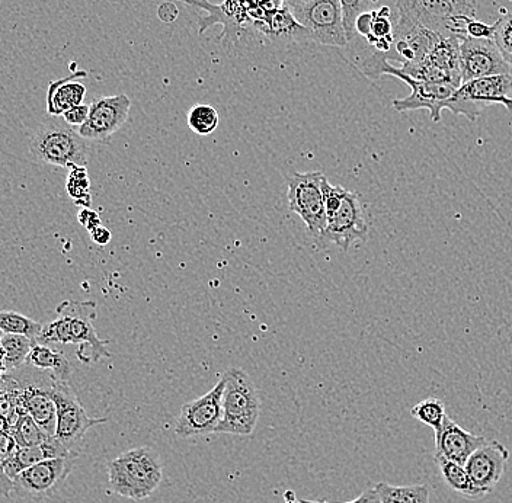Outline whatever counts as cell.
I'll return each mask as SVG.
<instances>
[{"label": "cell", "mask_w": 512, "mask_h": 503, "mask_svg": "<svg viewBox=\"0 0 512 503\" xmlns=\"http://www.w3.org/2000/svg\"><path fill=\"white\" fill-rule=\"evenodd\" d=\"M6 461L0 458V496L3 498H9L12 495V489H14V483H12L11 477L5 472Z\"/></svg>", "instance_id": "cell-40"}, {"label": "cell", "mask_w": 512, "mask_h": 503, "mask_svg": "<svg viewBox=\"0 0 512 503\" xmlns=\"http://www.w3.org/2000/svg\"><path fill=\"white\" fill-rule=\"evenodd\" d=\"M30 152L38 162L56 168L72 169L89 162V144L66 123H46L31 139Z\"/></svg>", "instance_id": "cell-6"}, {"label": "cell", "mask_w": 512, "mask_h": 503, "mask_svg": "<svg viewBox=\"0 0 512 503\" xmlns=\"http://www.w3.org/2000/svg\"><path fill=\"white\" fill-rule=\"evenodd\" d=\"M3 335H5V333L0 331V341H2ZM0 361L5 362V349L2 348V344H0Z\"/></svg>", "instance_id": "cell-45"}, {"label": "cell", "mask_w": 512, "mask_h": 503, "mask_svg": "<svg viewBox=\"0 0 512 503\" xmlns=\"http://www.w3.org/2000/svg\"><path fill=\"white\" fill-rule=\"evenodd\" d=\"M179 11L178 8L174 5V3L171 2H163L160 3L158 8V16L160 21L163 22V24H172V22L176 21V18H178Z\"/></svg>", "instance_id": "cell-38"}, {"label": "cell", "mask_w": 512, "mask_h": 503, "mask_svg": "<svg viewBox=\"0 0 512 503\" xmlns=\"http://www.w3.org/2000/svg\"><path fill=\"white\" fill-rule=\"evenodd\" d=\"M57 319L43 326L37 344L79 345L78 358L85 364H94L102 358H110V342L99 338L94 326L96 303L92 300H66L56 309Z\"/></svg>", "instance_id": "cell-1"}, {"label": "cell", "mask_w": 512, "mask_h": 503, "mask_svg": "<svg viewBox=\"0 0 512 503\" xmlns=\"http://www.w3.org/2000/svg\"><path fill=\"white\" fill-rule=\"evenodd\" d=\"M342 9V18H344V28L347 32L348 41L357 37L355 31V21L358 16L364 14L370 8L371 0H339Z\"/></svg>", "instance_id": "cell-30"}, {"label": "cell", "mask_w": 512, "mask_h": 503, "mask_svg": "<svg viewBox=\"0 0 512 503\" xmlns=\"http://www.w3.org/2000/svg\"><path fill=\"white\" fill-rule=\"evenodd\" d=\"M387 54L376 51L373 56L367 57L360 64L361 72L368 79H379L384 75H389L402 80L411 88V95L406 96V98L395 99L393 108L398 112L427 110L430 112L431 120L438 123L443 111H451V108H453V96L456 94L457 88L448 85V83L422 82V80L412 79L411 76L400 72L399 67L389 64Z\"/></svg>", "instance_id": "cell-2"}, {"label": "cell", "mask_w": 512, "mask_h": 503, "mask_svg": "<svg viewBox=\"0 0 512 503\" xmlns=\"http://www.w3.org/2000/svg\"><path fill=\"white\" fill-rule=\"evenodd\" d=\"M67 194L79 207L89 208L92 204L91 179L86 166H73L66 182Z\"/></svg>", "instance_id": "cell-26"}, {"label": "cell", "mask_w": 512, "mask_h": 503, "mask_svg": "<svg viewBox=\"0 0 512 503\" xmlns=\"http://www.w3.org/2000/svg\"><path fill=\"white\" fill-rule=\"evenodd\" d=\"M508 2L512 3V0H508Z\"/></svg>", "instance_id": "cell-47"}, {"label": "cell", "mask_w": 512, "mask_h": 503, "mask_svg": "<svg viewBox=\"0 0 512 503\" xmlns=\"http://www.w3.org/2000/svg\"><path fill=\"white\" fill-rule=\"evenodd\" d=\"M485 437L470 434L446 415L443 428L435 435V456L447 458L464 466L478 448L486 444Z\"/></svg>", "instance_id": "cell-18"}, {"label": "cell", "mask_w": 512, "mask_h": 503, "mask_svg": "<svg viewBox=\"0 0 512 503\" xmlns=\"http://www.w3.org/2000/svg\"><path fill=\"white\" fill-rule=\"evenodd\" d=\"M0 331L5 335H24L37 341L43 331V325L21 313L0 312Z\"/></svg>", "instance_id": "cell-27"}, {"label": "cell", "mask_w": 512, "mask_h": 503, "mask_svg": "<svg viewBox=\"0 0 512 503\" xmlns=\"http://www.w3.org/2000/svg\"><path fill=\"white\" fill-rule=\"evenodd\" d=\"M78 220L89 233L96 229V227L102 226L101 217H99L96 211L91 210V208H82V210L79 211Z\"/></svg>", "instance_id": "cell-35"}, {"label": "cell", "mask_w": 512, "mask_h": 503, "mask_svg": "<svg viewBox=\"0 0 512 503\" xmlns=\"http://www.w3.org/2000/svg\"><path fill=\"white\" fill-rule=\"evenodd\" d=\"M223 378V418L216 434L251 437L262 409L258 389L242 368H229Z\"/></svg>", "instance_id": "cell-5"}, {"label": "cell", "mask_w": 512, "mask_h": 503, "mask_svg": "<svg viewBox=\"0 0 512 503\" xmlns=\"http://www.w3.org/2000/svg\"><path fill=\"white\" fill-rule=\"evenodd\" d=\"M131 101L127 95L101 96L89 105L88 120L78 133L86 142H104L114 136L130 117Z\"/></svg>", "instance_id": "cell-13"}, {"label": "cell", "mask_w": 512, "mask_h": 503, "mask_svg": "<svg viewBox=\"0 0 512 503\" xmlns=\"http://www.w3.org/2000/svg\"><path fill=\"white\" fill-rule=\"evenodd\" d=\"M398 25H422L440 37H467V24L476 19L478 0H396Z\"/></svg>", "instance_id": "cell-3"}, {"label": "cell", "mask_w": 512, "mask_h": 503, "mask_svg": "<svg viewBox=\"0 0 512 503\" xmlns=\"http://www.w3.org/2000/svg\"><path fill=\"white\" fill-rule=\"evenodd\" d=\"M435 463L440 469L444 482L453 492L459 493L463 498L472 499V501H478V499L488 496V493L476 488L469 473L466 472V467L462 464L454 463V461L441 456H435Z\"/></svg>", "instance_id": "cell-22"}, {"label": "cell", "mask_w": 512, "mask_h": 503, "mask_svg": "<svg viewBox=\"0 0 512 503\" xmlns=\"http://www.w3.org/2000/svg\"><path fill=\"white\" fill-rule=\"evenodd\" d=\"M374 15L373 11L364 12L358 16L357 21H355V31H357L358 35H363V37H368L371 34V28H373Z\"/></svg>", "instance_id": "cell-37"}, {"label": "cell", "mask_w": 512, "mask_h": 503, "mask_svg": "<svg viewBox=\"0 0 512 503\" xmlns=\"http://www.w3.org/2000/svg\"><path fill=\"white\" fill-rule=\"evenodd\" d=\"M460 70L462 83L486 76L512 75V67L502 57L494 40L460 38Z\"/></svg>", "instance_id": "cell-15"}, {"label": "cell", "mask_w": 512, "mask_h": 503, "mask_svg": "<svg viewBox=\"0 0 512 503\" xmlns=\"http://www.w3.org/2000/svg\"><path fill=\"white\" fill-rule=\"evenodd\" d=\"M11 435L18 448L34 447V445L44 444L51 440V437H48L44 429L32 419V416L25 412L19 413L15 424L12 425Z\"/></svg>", "instance_id": "cell-24"}, {"label": "cell", "mask_w": 512, "mask_h": 503, "mask_svg": "<svg viewBox=\"0 0 512 503\" xmlns=\"http://www.w3.org/2000/svg\"><path fill=\"white\" fill-rule=\"evenodd\" d=\"M75 460L73 457L51 458L24 470L12 479V495L32 501L47 498L69 477Z\"/></svg>", "instance_id": "cell-12"}, {"label": "cell", "mask_w": 512, "mask_h": 503, "mask_svg": "<svg viewBox=\"0 0 512 503\" xmlns=\"http://www.w3.org/2000/svg\"><path fill=\"white\" fill-rule=\"evenodd\" d=\"M322 172H294L287 178L288 207L306 224L310 235L323 243L326 232Z\"/></svg>", "instance_id": "cell-8"}, {"label": "cell", "mask_w": 512, "mask_h": 503, "mask_svg": "<svg viewBox=\"0 0 512 503\" xmlns=\"http://www.w3.org/2000/svg\"><path fill=\"white\" fill-rule=\"evenodd\" d=\"M92 240L99 246H105L110 243L111 240V232L107 229V227L99 226L96 229L92 230L91 233Z\"/></svg>", "instance_id": "cell-41"}, {"label": "cell", "mask_w": 512, "mask_h": 503, "mask_svg": "<svg viewBox=\"0 0 512 503\" xmlns=\"http://www.w3.org/2000/svg\"><path fill=\"white\" fill-rule=\"evenodd\" d=\"M88 73L75 72L69 78L59 79L50 83L47 92V111L53 117H59L70 108L83 104L86 96V88L75 79L86 78Z\"/></svg>", "instance_id": "cell-19"}, {"label": "cell", "mask_w": 512, "mask_h": 503, "mask_svg": "<svg viewBox=\"0 0 512 503\" xmlns=\"http://www.w3.org/2000/svg\"><path fill=\"white\" fill-rule=\"evenodd\" d=\"M89 115V105H78V107L70 108L69 111L62 115L64 123L70 127H80L86 123Z\"/></svg>", "instance_id": "cell-34"}, {"label": "cell", "mask_w": 512, "mask_h": 503, "mask_svg": "<svg viewBox=\"0 0 512 503\" xmlns=\"http://www.w3.org/2000/svg\"><path fill=\"white\" fill-rule=\"evenodd\" d=\"M27 364L38 370L48 371L50 376L60 381H69L72 377V364L63 352L51 348L50 345H41L35 342L32 346Z\"/></svg>", "instance_id": "cell-21"}, {"label": "cell", "mask_w": 512, "mask_h": 503, "mask_svg": "<svg viewBox=\"0 0 512 503\" xmlns=\"http://www.w3.org/2000/svg\"><path fill=\"white\" fill-rule=\"evenodd\" d=\"M373 15V28H371V34L367 37L371 46H374L380 38L390 37V35H393V30H395L392 22H390V15H392L390 8L383 6L380 11H373Z\"/></svg>", "instance_id": "cell-32"}, {"label": "cell", "mask_w": 512, "mask_h": 503, "mask_svg": "<svg viewBox=\"0 0 512 503\" xmlns=\"http://www.w3.org/2000/svg\"><path fill=\"white\" fill-rule=\"evenodd\" d=\"M224 378L198 399L185 403L175 424L176 437L181 440L188 438L207 437L216 434L217 426L223 418Z\"/></svg>", "instance_id": "cell-11"}, {"label": "cell", "mask_w": 512, "mask_h": 503, "mask_svg": "<svg viewBox=\"0 0 512 503\" xmlns=\"http://www.w3.org/2000/svg\"><path fill=\"white\" fill-rule=\"evenodd\" d=\"M59 457L76 458L62 444L51 438L44 444L34 445V447L16 448L12 457L6 461L5 472L11 479H14L19 473L41 463V461Z\"/></svg>", "instance_id": "cell-20"}, {"label": "cell", "mask_w": 512, "mask_h": 503, "mask_svg": "<svg viewBox=\"0 0 512 503\" xmlns=\"http://www.w3.org/2000/svg\"><path fill=\"white\" fill-rule=\"evenodd\" d=\"M16 448H18V445H16L11 432H3V434H0V458L8 461L9 458L12 457V454L15 453Z\"/></svg>", "instance_id": "cell-36"}, {"label": "cell", "mask_w": 512, "mask_h": 503, "mask_svg": "<svg viewBox=\"0 0 512 503\" xmlns=\"http://www.w3.org/2000/svg\"><path fill=\"white\" fill-rule=\"evenodd\" d=\"M11 421H9L6 416L0 415V434H3V432H11Z\"/></svg>", "instance_id": "cell-43"}, {"label": "cell", "mask_w": 512, "mask_h": 503, "mask_svg": "<svg viewBox=\"0 0 512 503\" xmlns=\"http://www.w3.org/2000/svg\"><path fill=\"white\" fill-rule=\"evenodd\" d=\"M302 503H331L326 501H309V499H302ZM344 503H382L380 502L379 493L374 488L366 489L357 499Z\"/></svg>", "instance_id": "cell-39"}, {"label": "cell", "mask_w": 512, "mask_h": 503, "mask_svg": "<svg viewBox=\"0 0 512 503\" xmlns=\"http://www.w3.org/2000/svg\"><path fill=\"white\" fill-rule=\"evenodd\" d=\"M508 460H510L508 448L502 442L492 440L486 441V444L478 448L466 461L464 467L476 488L489 495L504 476L505 464Z\"/></svg>", "instance_id": "cell-17"}, {"label": "cell", "mask_w": 512, "mask_h": 503, "mask_svg": "<svg viewBox=\"0 0 512 503\" xmlns=\"http://www.w3.org/2000/svg\"><path fill=\"white\" fill-rule=\"evenodd\" d=\"M53 378L50 383L25 381L18 377L16 406L18 412L28 413L44 429L48 437L54 438L57 425V406L53 397Z\"/></svg>", "instance_id": "cell-16"}, {"label": "cell", "mask_w": 512, "mask_h": 503, "mask_svg": "<svg viewBox=\"0 0 512 503\" xmlns=\"http://www.w3.org/2000/svg\"><path fill=\"white\" fill-rule=\"evenodd\" d=\"M368 226L363 204L355 192L345 191L341 205L331 216L326 217V232L323 243L331 242L347 252L352 243L366 240Z\"/></svg>", "instance_id": "cell-14"}, {"label": "cell", "mask_w": 512, "mask_h": 503, "mask_svg": "<svg viewBox=\"0 0 512 503\" xmlns=\"http://www.w3.org/2000/svg\"><path fill=\"white\" fill-rule=\"evenodd\" d=\"M284 503H302L297 499L296 493L293 490H286L284 492Z\"/></svg>", "instance_id": "cell-44"}, {"label": "cell", "mask_w": 512, "mask_h": 503, "mask_svg": "<svg viewBox=\"0 0 512 503\" xmlns=\"http://www.w3.org/2000/svg\"><path fill=\"white\" fill-rule=\"evenodd\" d=\"M496 30L495 24L489 25L479 19H472L467 24V37L476 38V40H492Z\"/></svg>", "instance_id": "cell-33"}, {"label": "cell", "mask_w": 512, "mask_h": 503, "mask_svg": "<svg viewBox=\"0 0 512 503\" xmlns=\"http://www.w3.org/2000/svg\"><path fill=\"white\" fill-rule=\"evenodd\" d=\"M411 415L416 421L431 426L434 429V434L437 435L443 428L444 418L447 415L446 405H444L443 400L430 397V399L416 403L414 408L411 409Z\"/></svg>", "instance_id": "cell-28"}, {"label": "cell", "mask_w": 512, "mask_h": 503, "mask_svg": "<svg viewBox=\"0 0 512 503\" xmlns=\"http://www.w3.org/2000/svg\"><path fill=\"white\" fill-rule=\"evenodd\" d=\"M290 14L306 30L307 41L331 47H345L350 43L339 0H312Z\"/></svg>", "instance_id": "cell-9"}, {"label": "cell", "mask_w": 512, "mask_h": 503, "mask_svg": "<svg viewBox=\"0 0 512 503\" xmlns=\"http://www.w3.org/2000/svg\"><path fill=\"white\" fill-rule=\"evenodd\" d=\"M309 2H312V0H283V5L288 11H293V9L300 8V6L306 5Z\"/></svg>", "instance_id": "cell-42"}, {"label": "cell", "mask_w": 512, "mask_h": 503, "mask_svg": "<svg viewBox=\"0 0 512 503\" xmlns=\"http://www.w3.org/2000/svg\"><path fill=\"white\" fill-rule=\"evenodd\" d=\"M0 344L5 349V367L9 373L27 362L35 341L24 335H3Z\"/></svg>", "instance_id": "cell-25"}, {"label": "cell", "mask_w": 512, "mask_h": 503, "mask_svg": "<svg viewBox=\"0 0 512 503\" xmlns=\"http://www.w3.org/2000/svg\"><path fill=\"white\" fill-rule=\"evenodd\" d=\"M492 40L501 51L502 57L512 67V14L496 19V30Z\"/></svg>", "instance_id": "cell-31"}, {"label": "cell", "mask_w": 512, "mask_h": 503, "mask_svg": "<svg viewBox=\"0 0 512 503\" xmlns=\"http://www.w3.org/2000/svg\"><path fill=\"white\" fill-rule=\"evenodd\" d=\"M512 75L486 76L462 83L453 96L451 112L476 121L489 105L501 104L512 114Z\"/></svg>", "instance_id": "cell-10"}, {"label": "cell", "mask_w": 512, "mask_h": 503, "mask_svg": "<svg viewBox=\"0 0 512 503\" xmlns=\"http://www.w3.org/2000/svg\"><path fill=\"white\" fill-rule=\"evenodd\" d=\"M6 373H8V371H6L5 362L0 361V377H2L3 374Z\"/></svg>", "instance_id": "cell-46"}, {"label": "cell", "mask_w": 512, "mask_h": 503, "mask_svg": "<svg viewBox=\"0 0 512 503\" xmlns=\"http://www.w3.org/2000/svg\"><path fill=\"white\" fill-rule=\"evenodd\" d=\"M188 127L198 136H210L219 127V112L210 105H195L188 112Z\"/></svg>", "instance_id": "cell-29"}, {"label": "cell", "mask_w": 512, "mask_h": 503, "mask_svg": "<svg viewBox=\"0 0 512 503\" xmlns=\"http://www.w3.org/2000/svg\"><path fill=\"white\" fill-rule=\"evenodd\" d=\"M374 489L382 503H431L430 488L425 485L395 486L380 482Z\"/></svg>", "instance_id": "cell-23"}, {"label": "cell", "mask_w": 512, "mask_h": 503, "mask_svg": "<svg viewBox=\"0 0 512 503\" xmlns=\"http://www.w3.org/2000/svg\"><path fill=\"white\" fill-rule=\"evenodd\" d=\"M112 492L133 501L150 498L163 480V463L152 447L124 451L108 463Z\"/></svg>", "instance_id": "cell-4"}, {"label": "cell", "mask_w": 512, "mask_h": 503, "mask_svg": "<svg viewBox=\"0 0 512 503\" xmlns=\"http://www.w3.org/2000/svg\"><path fill=\"white\" fill-rule=\"evenodd\" d=\"M53 378V377H51ZM53 397L57 406V425L54 440L78 458L89 429L107 424L108 418H91L70 387L69 381L53 378Z\"/></svg>", "instance_id": "cell-7"}]
</instances>
